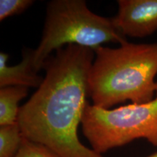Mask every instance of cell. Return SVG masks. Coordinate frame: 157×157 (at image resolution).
Returning <instances> with one entry per match:
<instances>
[{"label":"cell","instance_id":"4","mask_svg":"<svg viewBox=\"0 0 157 157\" xmlns=\"http://www.w3.org/2000/svg\"><path fill=\"white\" fill-rule=\"evenodd\" d=\"M82 128L92 149L101 155L139 138L157 146V82L156 96L148 103L105 109L88 102Z\"/></svg>","mask_w":157,"mask_h":157},{"label":"cell","instance_id":"5","mask_svg":"<svg viewBox=\"0 0 157 157\" xmlns=\"http://www.w3.org/2000/svg\"><path fill=\"white\" fill-rule=\"evenodd\" d=\"M117 4L112 20L125 36L144 38L157 31V0H118Z\"/></svg>","mask_w":157,"mask_h":157},{"label":"cell","instance_id":"10","mask_svg":"<svg viewBox=\"0 0 157 157\" xmlns=\"http://www.w3.org/2000/svg\"><path fill=\"white\" fill-rule=\"evenodd\" d=\"M34 2V0H0V21L21 14Z\"/></svg>","mask_w":157,"mask_h":157},{"label":"cell","instance_id":"6","mask_svg":"<svg viewBox=\"0 0 157 157\" xmlns=\"http://www.w3.org/2000/svg\"><path fill=\"white\" fill-rule=\"evenodd\" d=\"M34 50H23L22 60L15 66H8L9 55L0 52V87L21 86L39 88L44 81V77L35 71L33 65Z\"/></svg>","mask_w":157,"mask_h":157},{"label":"cell","instance_id":"7","mask_svg":"<svg viewBox=\"0 0 157 157\" xmlns=\"http://www.w3.org/2000/svg\"><path fill=\"white\" fill-rule=\"evenodd\" d=\"M28 93L29 88L21 86H10L0 89V126L17 122L20 110L18 103Z\"/></svg>","mask_w":157,"mask_h":157},{"label":"cell","instance_id":"2","mask_svg":"<svg viewBox=\"0 0 157 157\" xmlns=\"http://www.w3.org/2000/svg\"><path fill=\"white\" fill-rule=\"evenodd\" d=\"M88 76L93 105L111 109L127 101L141 104L156 96L157 42H126L117 48L100 47Z\"/></svg>","mask_w":157,"mask_h":157},{"label":"cell","instance_id":"3","mask_svg":"<svg viewBox=\"0 0 157 157\" xmlns=\"http://www.w3.org/2000/svg\"><path fill=\"white\" fill-rule=\"evenodd\" d=\"M126 42V36L116 27L112 18L94 13L84 0H52L47 6L42 39L34 50L33 65L39 73L52 52L66 45L95 51L105 43Z\"/></svg>","mask_w":157,"mask_h":157},{"label":"cell","instance_id":"1","mask_svg":"<svg viewBox=\"0 0 157 157\" xmlns=\"http://www.w3.org/2000/svg\"><path fill=\"white\" fill-rule=\"evenodd\" d=\"M94 59V50L75 44L58 49L47 59L42 84L20 107L17 122L23 137L60 157H103L82 144L77 134Z\"/></svg>","mask_w":157,"mask_h":157},{"label":"cell","instance_id":"11","mask_svg":"<svg viewBox=\"0 0 157 157\" xmlns=\"http://www.w3.org/2000/svg\"><path fill=\"white\" fill-rule=\"evenodd\" d=\"M146 157H157V152L154 153V154H153L151 155H149V156H146Z\"/></svg>","mask_w":157,"mask_h":157},{"label":"cell","instance_id":"9","mask_svg":"<svg viewBox=\"0 0 157 157\" xmlns=\"http://www.w3.org/2000/svg\"><path fill=\"white\" fill-rule=\"evenodd\" d=\"M15 157H60L48 147L23 137L21 146Z\"/></svg>","mask_w":157,"mask_h":157},{"label":"cell","instance_id":"8","mask_svg":"<svg viewBox=\"0 0 157 157\" xmlns=\"http://www.w3.org/2000/svg\"><path fill=\"white\" fill-rule=\"evenodd\" d=\"M23 136L18 122L0 126V157H15Z\"/></svg>","mask_w":157,"mask_h":157}]
</instances>
